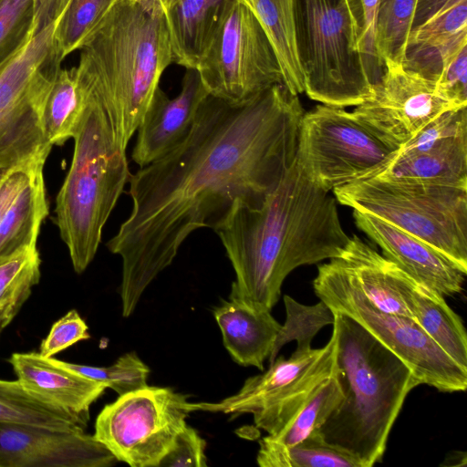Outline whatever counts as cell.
<instances>
[{"label":"cell","instance_id":"28","mask_svg":"<svg viewBox=\"0 0 467 467\" xmlns=\"http://www.w3.org/2000/svg\"><path fill=\"white\" fill-rule=\"evenodd\" d=\"M83 108L84 98L75 68L60 67L42 113V126L47 142L51 146L62 145L73 138Z\"/></svg>","mask_w":467,"mask_h":467},{"label":"cell","instance_id":"17","mask_svg":"<svg viewBox=\"0 0 467 467\" xmlns=\"http://www.w3.org/2000/svg\"><path fill=\"white\" fill-rule=\"evenodd\" d=\"M467 47V0H417L403 67L437 82L441 69Z\"/></svg>","mask_w":467,"mask_h":467},{"label":"cell","instance_id":"26","mask_svg":"<svg viewBox=\"0 0 467 467\" xmlns=\"http://www.w3.org/2000/svg\"><path fill=\"white\" fill-rule=\"evenodd\" d=\"M412 319L458 365L467 369V336L461 317L444 296L418 284L412 295Z\"/></svg>","mask_w":467,"mask_h":467},{"label":"cell","instance_id":"4","mask_svg":"<svg viewBox=\"0 0 467 467\" xmlns=\"http://www.w3.org/2000/svg\"><path fill=\"white\" fill-rule=\"evenodd\" d=\"M334 314L335 375L343 398L315 431L361 467H371L381 462L404 400L420 383L402 359L359 323Z\"/></svg>","mask_w":467,"mask_h":467},{"label":"cell","instance_id":"39","mask_svg":"<svg viewBox=\"0 0 467 467\" xmlns=\"http://www.w3.org/2000/svg\"><path fill=\"white\" fill-rule=\"evenodd\" d=\"M205 441L188 424L176 438L171 450L161 459L159 467H205Z\"/></svg>","mask_w":467,"mask_h":467},{"label":"cell","instance_id":"2","mask_svg":"<svg viewBox=\"0 0 467 467\" xmlns=\"http://www.w3.org/2000/svg\"><path fill=\"white\" fill-rule=\"evenodd\" d=\"M213 231L235 274L230 296L269 311L293 270L338 256L350 240L336 198L310 180L297 156L259 206L235 202Z\"/></svg>","mask_w":467,"mask_h":467},{"label":"cell","instance_id":"45","mask_svg":"<svg viewBox=\"0 0 467 467\" xmlns=\"http://www.w3.org/2000/svg\"><path fill=\"white\" fill-rule=\"evenodd\" d=\"M131 2L140 4V5H159L161 6L164 13L166 10L173 4L175 0H130Z\"/></svg>","mask_w":467,"mask_h":467},{"label":"cell","instance_id":"46","mask_svg":"<svg viewBox=\"0 0 467 467\" xmlns=\"http://www.w3.org/2000/svg\"><path fill=\"white\" fill-rule=\"evenodd\" d=\"M16 167V166L11 167V168L0 169V184L15 170Z\"/></svg>","mask_w":467,"mask_h":467},{"label":"cell","instance_id":"16","mask_svg":"<svg viewBox=\"0 0 467 467\" xmlns=\"http://www.w3.org/2000/svg\"><path fill=\"white\" fill-rule=\"evenodd\" d=\"M353 217L357 227L379 244L382 255L416 282L443 296L462 292L467 270L445 254L372 214L353 210Z\"/></svg>","mask_w":467,"mask_h":467},{"label":"cell","instance_id":"22","mask_svg":"<svg viewBox=\"0 0 467 467\" xmlns=\"http://www.w3.org/2000/svg\"><path fill=\"white\" fill-rule=\"evenodd\" d=\"M235 0H175L166 10L173 62L195 69Z\"/></svg>","mask_w":467,"mask_h":467},{"label":"cell","instance_id":"40","mask_svg":"<svg viewBox=\"0 0 467 467\" xmlns=\"http://www.w3.org/2000/svg\"><path fill=\"white\" fill-rule=\"evenodd\" d=\"M379 0H359L362 18L360 50L368 72L374 83L379 80L384 67L379 62L375 47V28Z\"/></svg>","mask_w":467,"mask_h":467},{"label":"cell","instance_id":"19","mask_svg":"<svg viewBox=\"0 0 467 467\" xmlns=\"http://www.w3.org/2000/svg\"><path fill=\"white\" fill-rule=\"evenodd\" d=\"M331 260L379 310L412 318V295L419 284L357 235Z\"/></svg>","mask_w":467,"mask_h":467},{"label":"cell","instance_id":"11","mask_svg":"<svg viewBox=\"0 0 467 467\" xmlns=\"http://www.w3.org/2000/svg\"><path fill=\"white\" fill-rule=\"evenodd\" d=\"M187 396L171 388L146 386L107 404L94 437L131 467H159L192 412Z\"/></svg>","mask_w":467,"mask_h":467},{"label":"cell","instance_id":"37","mask_svg":"<svg viewBox=\"0 0 467 467\" xmlns=\"http://www.w3.org/2000/svg\"><path fill=\"white\" fill-rule=\"evenodd\" d=\"M467 106L443 111L396 150L400 154L420 153L467 138Z\"/></svg>","mask_w":467,"mask_h":467},{"label":"cell","instance_id":"42","mask_svg":"<svg viewBox=\"0 0 467 467\" xmlns=\"http://www.w3.org/2000/svg\"><path fill=\"white\" fill-rule=\"evenodd\" d=\"M47 158V155L40 156L16 166L0 184V223L16 195L29 182L36 169L46 162Z\"/></svg>","mask_w":467,"mask_h":467},{"label":"cell","instance_id":"7","mask_svg":"<svg viewBox=\"0 0 467 467\" xmlns=\"http://www.w3.org/2000/svg\"><path fill=\"white\" fill-rule=\"evenodd\" d=\"M333 193L339 203L389 223L467 270V186L373 177Z\"/></svg>","mask_w":467,"mask_h":467},{"label":"cell","instance_id":"20","mask_svg":"<svg viewBox=\"0 0 467 467\" xmlns=\"http://www.w3.org/2000/svg\"><path fill=\"white\" fill-rule=\"evenodd\" d=\"M8 362L17 380L32 395L88 420L91 404L105 384L57 364L36 352L14 353Z\"/></svg>","mask_w":467,"mask_h":467},{"label":"cell","instance_id":"5","mask_svg":"<svg viewBox=\"0 0 467 467\" xmlns=\"http://www.w3.org/2000/svg\"><path fill=\"white\" fill-rule=\"evenodd\" d=\"M77 125L69 171L56 199L55 220L73 268L83 273L94 259L102 230L130 178L126 149L91 96Z\"/></svg>","mask_w":467,"mask_h":467},{"label":"cell","instance_id":"24","mask_svg":"<svg viewBox=\"0 0 467 467\" xmlns=\"http://www.w3.org/2000/svg\"><path fill=\"white\" fill-rule=\"evenodd\" d=\"M44 165L36 169L0 223V261L24 248L36 246L40 225L48 214Z\"/></svg>","mask_w":467,"mask_h":467},{"label":"cell","instance_id":"30","mask_svg":"<svg viewBox=\"0 0 467 467\" xmlns=\"http://www.w3.org/2000/svg\"><path fill=\"white\" fill-rule=\"evenodd\" d=\"M36 246L24 248L0 261V333L20 311L40 280Z\"/></svg>","mask_w":467,"mask_h":467},{"label":"cell","instance_id":"38","mask_svg":"<svg viewBox=\"0 0 467 467\" xmlns=\"http://www.w3.org/2000/svg\"><path fill=\"white\" fill-rule=\"evenodd\" d=\"M89 337L88 325L78 311L72 309L52 326L48 335L41 342L39 354L45 358H52L77 342Z\"/></svg>","mask_w":467,"mask_h":467},{"label":"cell","instance_id":"31","mask_svg":"<svg viewBox=\"0 0 467 467\" xmlns=\"http://www.w3.org/2000/svg\"><path fill=\"white\" fill-rule=\"evenodd\" d=\"M342 398L340 385L334 374L320 384L286 426L262 440L279 447H290L300 442L327 420Z\"/></svg>","mask_w":467,"mask_h":467},{"label":"cell","instance_id":"15","mask_svg":"<svg viewBox=\"0 0 467 467\" xmlns=\"http://www.w3.org/2000/svg\"><path fill=\"white\" fill-rule=\"evenodd\" d=\"M116 462L84 430L0 423V467H109Z\"/></svg>","mask_w":467,"mask_h":467},{"label":"cell","instance_id":"21","mask_svg":"<svg viewBox=\"0 0 467 467\" xmlns=\"http://www.w3.org/2000/svg\"><path fill=\"white\" fill-rule=\"evenodd\" d=\"M223 346L237 364L264 370L281 327L271 311L229 296L213 310Z\"/></svg>","mask_w":467,"mask_h":467},{"label":"cell","instance_id":"25","mask_svg":"<svg viewBox=\"0 0 467 467\" xmlns=\"http://www.w3.org/2000/svg\"><path fill=\"white\" fill-rule=\"evenodd\" d=\"M277 57L284 85L294 94L305 90L295 32L294 0H246Z\"/></svg>","mask_w":467,"mask_h":467},{"label":"cell","instance_id":"32","mask_svg":"<svg viewBox=\"0 0 467 467\" xmlns=\"http://www.w3.org/2000/svg\"><path fill=\"white\" fill-rule=\"evenodd\" d=\"M116 0H68L54 28V43L61 61L80 49L101 24Z\"/></svg>","mask_w":467,"mask_h":467},{"label":"cell","instance_id":"44","mask_svg":"<svg viewBox=\"0 0 467 467\" xmlns=\"http://www.w3.org/2000/svg\"><path fill=\"white\" fill-rule=\"evenodd\" d=\"M467 464V454L466 451H453L449 452L444 458L441 466L451 467V466H466Z\"/></svg>","mask_w":467,"mask_h":467},{"label":"cell","instance_id":"29","mask_svg":"<svg viewBox=\"0 0 467 467\" xmlns=\"http://www.w3.org/2000/svg\"><path fill=\"white\" fill-rule=\"evenodd\" d=\"M259 444L256 461L261 467H361L353 456L327 444L315 431L290 447L262 439Z\"/></svg>","mask_w":467,"mask_h":467},{"label":"cell","instance_id":"23","mask_svg":"<svg viewBox=\"0 0 467 467\" xmlns=\"http://www.w3.org/2000/svg\"><path fill=\"white\" fill-rule=\"evenodd\" d=\"M373 177L467 186V138L420 153L395 151Z\"/></svg>","mask_w":467,"mask_h":467},{"label":"cell","instance_id":"3","mask_svg":"<svg viewBox=\"0 0 467 467\" xmlns=\"http://www.w3.org/2000/svg\"><path fill=\"white\" fill-rule=\"evenodd\" d=\"M79 50L78 86L100 104L117 143L127 149L173 62L164 11L116 0Z\"/></svg>","mask_w":467,"mask_h":467},{"label":"cell","instance_id":"6","mask_svg":"<svg viewBox=\"0 0 467 467\" xmlns=\"http://www.w3.org/2000/svg\"><path fill=\"white\" fill-rule=\"evenodd\" d=\"M294 13L304 92L342 108L368 99L374 83L360 50L359 0H294Z\"/></svg>","mask_w":467,"mask_h":467},{"label":"cell","instance_id":"18","mask_svg":"<svg viewBox=\"0 0 467 467\" xmlns=\"http://www.w3.org/2000/svg\"><path fill=\"white\" fill-rule=\"evenodd\" d=\"M209 96L196 69H186L181 92L170 99L159 87L137 129L131 159L144 167L181 144Z\"/></svg>","mask_w":467,"mask_h":467},{"label":"cell","instance_id":"14","mask_svg":"<svg viewBox=\"0 0 467 467\" xmlns=\"http://www.w3.org/2000/svg\"><path fill=\"white\" fill-rule=\"evenodd\" d=\"M456 108L460 106L448 98L437 82L402 64L386 62L370 96L351 113L397 150L432 119Z\"/></svg>","mask_w":467,"mask_h":467},{"label":"cell","instance_id":"43","mask_svg":"<svg viewBox=\"0 0 467 467\" xmlns=\"http://www.w3.org/2000/svg\"><path fill=\"white\" fill-rule=\"evenodd\" d=\"M68 0H35L36 32L57 22Z\"/></svg>","mask_w":467,"mask_h":467},{"label":"cell","instance_id":"36","mask_svg":"<svg viewBox=\"0 0 467 467\" xmlns=\"http://www.w3.org/2000/svg\"><path fill=\"white\" fill-rule=\"evenodd\" d=\"M36 33L35 0H0V65Z\"/></svg>","mask_w":467,"mask_h":467},{"label":"cell","instance_id":"8","mask_svg":"<svg viewBox=\"0 0 467 467\" xmlns=\"http://www.w3.org/2000/svg\"><path fill=\"white\" fill-rule=\"evenodd\" d=\"M55 25L38 31L0 65V169L48 156L53 147L44 135L42 113L62 62Z\"/></svg>","mask_w":467,"mask_h":467},{"label":"cell","instance_id":"33","mask_svg":"<svg viewBox=\"0 0 467 467\" xmlns=\"http://www.w3.org/2000/svg\"><path fill=\"white\" fill-rule=\"evenodd\" d=\"M417 0H379L375 47L379 62L403 64Z\"/></svg>","mask_w":467,"mask_h":467},{"label":"cell","instance_id":"10","mask_svg":"<svg viewBox=\"0 0 467 467\" xmlns=\"http://www.w3.org/2000/svg\"><path fill=\"white\" fill-rule=\"evenodd\" d=\"M395 151L342 107L320 104L302 117L296 156L326 191L373 177Z\"/></svg>","mask_w":467,"mask_h":467},{"label":"cell","instance_id":"12","mask_svg":"<svg viewBox=\"0 0 467 467\" xmlns=\"http://www.w3.org/2000/svg\"><path fill=\"white\" fill-rule=\"evenodd\" d=\"M195 69L209 95L233 104L284 84L274 47L246 0L229 8Z\"/></svg>","mask_w":467,"mask_h":467},{"label":"cell","instance_id":"13","mask_svg":"<svg viewBox=\"0 0 467 467\" xmlns=\"http://www.w3.org/2000/svg\"><path fill=\"white\" fill-rule=\"evenodd\" d=\"M336 340L288 358H276L265 372L248 378L240 390L218 402L190 403L192 411L251 413L269 435L279 432L322 382L335 374Z\"/></svg>","mask_w":467,"mask_h":467},{"label":"cell","instance_id":"34","mask_svg":"<svg viewBox=\"0 0 467 467\" xmlns=\"http://www.w3.org/2000/svg\"><path fill=\"white\" fill-rule=\"evenodd\" d=\"M286 318L276 335V338L268 358L271 364L277 357L279 350L292 340L296 341L294 352L305 353L309 351L311 342L317 332L327 325H332L335 314L322 300L318 303L306 306L293 297L284 296Z\"/></svg>","mask_w":467,"mask_h":467},{"label":"cell","instance_id":"35","mask_svg":"<svg viewBox=\"0 0 467 467\" xmlns=\"http://www.w3.org/2000/svg\"><path fill=\"white\" fill-rule=\"evenodd\" d=\"M59 366L67 368L86 378L105 384L119 396L147 386L150 373L148 366L137 353L129 352L119 357L109 367H93L55 359Z\"/></svg>","mask_w":467,"mask_h":467},{"label":"cell","instance_id":"1","mask_svg":"<svg viewBox=\"0 0 467 467\" xmlns=\"http://www.w3.org/2000/svg\"><path fill=\"white\" fill-rule=\"evenodd\" d=\"M304 113L284 84L240 104L209 95L185 140L130 175V214L107 243L122 260L123 317L192 233L213 230L235 202L259 206L278 186L296 158Z\"/></svg>","mask_w":467,"mask_h":467},{"label":"cell","instance_id":"27","mask_svg":"<svg viewBox=\"0 0 467 467\" xmlns=\"http://www.w3.org/2000/svg\"><path fill=\"white\" fill-rule=\"evenodd\" d=\"M88 420L32 395L17 379H0V423L52 430H84Z\"/></svg>","mask_w":467,"mask_h":467},{"label":"cell","instance_id":"9","mask_svg":"<svg viewBox=\"0 0 467 467\" xmlns=\"http://www.w3.org/2000/svg\"><path fill=\"white\" fill-rule=\"evenodd\" d=\"M313 287L332 311L356 320L402 359L420 384L441 392L466 389V368L452 360L415 320L378 309L331 260L318 266Z\"/></svg>","mask_w":467,"mask_h":467},{"label":"cell","instance_id":"41","mask_svg":"<svg viewBox=\"0 0 467 467\" xmlns=\"http://www.w3.org/2000/svg\"><path fill=\"white\" fill-rule=\"evenodd\" d=\"M437 84L456 105L467 106V47L442 66Z\"/></svg>","mask_w":467,"mask_h":467}]
</instances>
